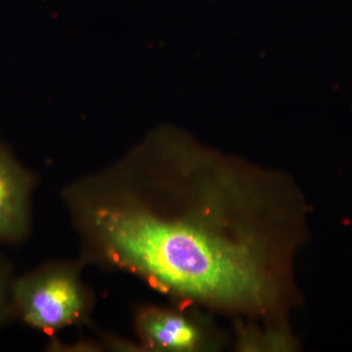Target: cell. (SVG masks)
<instances>
[{"instance_id": "1", "label": "cell", "mask_w": 352, "mask_h": 352, "mask_svg": "<svg viewBox=\"0 0 352 352\" xmlns=\"http://www.w3.org/2000/svg\"><path fill=\"white\" fill-rule=\"evenodd\" d=\"M64 201L87 261L164 295L266 320L296 302L307 206L281 175L162 131Z\"/></svg>"}, {"instance_id": "2", "label": "cell", "mask_w": 352, "mask_h": 352, "mask_svg": "<svg viewBox=\"0 0 352 352\" xmlns=\"http://www.w3.org/2000/svg\"><path fill=\"white\" fill-rule=\"evenodd\" d=\"M16 317L30 327L53 333L85 321L90 296L80 277L78 264H46L16 278Z\"/></svg>"}, {"instance_id": "3", "label": "cell", "mask_w": 352, "mask_h": 352, "mask_svg": "<svg viewBox=\"0 0 352 352\" xmlns=\"http://www.w3.org/2000/svg\"><path fill=\"white\" fill-rule=\"evenodd\" d=\"M36 183V176L0 143V244H19L31 232Z\"/></svg>"}, {"instance_id": "4", "label": "cell", "mask_w": 352, "mask_h": 352, "mask_svg": "<svg viewBox=\"0 0 352 352\" xmlns=\"http://www.w3.org/2000/svg\"><path fill=\"white\" fill-rule=\"evenodd\" d=\"M135 326L139 340L149 351L191 352L205 346L203 325L180 309L142 308L136 315Z\"/></svg>"}, {"instance_id": "5", "label": "cell", "mask_w": 352, "mask_h": 352, "mask_svg": "<svg viewBox=\"0 0 352 352\" xmlns=\"http://www.w3.org/2000/svg\"><path fill=\"white\" fill-rule=\"evenodd\" d=\"M16 278L12 264L0 252V329L16 317L14 303Z\"/></svg>"}]
</instances>
